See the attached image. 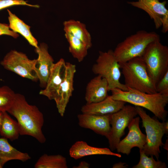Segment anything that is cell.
<instances>
[{"label": "cell", "mask_w": 168, "mask_h": 168, "mask_svg": "<svg viewBox=\"0 0 168 168\" xmlns=\"http://www.w3.org/2000/svg\"><path fill=\"white\" fill-rule=\"evenodd\" d=\"M7 112L17 119L20 135L31 136L41 143L45 142L46 138L42 131L43 114L36 106L29 104L24 95L16 93Z\"/></svg>", "instance_id": "1"}, {"label": "cell", "mask_w": 168, "mask_h": 168, "mask_svg": "<svg viewBox=\"0 0 168 168\" xmlns=\"http://www.w3.org/2000/svg\"><path fill=\"white\" fill-rule=\"evenodd\" d=\"M127 91L118 88L112 89L114 99L144 108L150 111L158 119L166 120L167 111L165 107L168 103V94L156 92L149 94L128 88Z\"/></svg>", "instance_id": "2"}, {"label": "cell", "mask_w": 168, "mask_h": 168, "mask_svg": "<svg viewBox=\"0 0 168 168\" xmlns=\"http://www.w3.org/2000/svg\"><path fill=\"white\" fill-rule=\"evenodd\" d=\"M119 64L127 87L149 94L157 92L141 56Z\"/></svg>", "instance_id": "3"}, {"label": "cell", "mask_w": 168, "mask_h": 168, "mask_svg": "<svg viewBox=\"0 0 168 168\" xmlns=\"http://www.w3.org/2000/svg\"><path fill=\"white\" fill-rule=\"evenodd\" d=\"M160 40L159 35L155 32L140 30L119 43L113 50L114 55L119 63L125 62L142 56L150 44Z\"/></svg>", "instance_id": "4"}, {"label": "cell", "mask_w": 168, "mask_h": 168, "mask_svg": "<svg viewBox=\"0 0 168 168\" xmlns=\"http://www.w3.org/2000/svg\"><path fill=\"white\" fill-rule=\"evenodd\" d=\"M135 107L146 133V143L142 150L147 155L154 156L158 160L161 152L160 147L164 145L162 138L168 133V122H160L151 118L143 108L138 106Z\"/></svg>", "instance_id": "5"}, {"label": "cell", "mask_w": 168, "mask_h": 168, "mask_svg": "<svg viewBox=\"0 0 168 168\" xmlns=\"http://www.w3.org/2000/svg\"><path fill=\"white\" fill-rule=\"evenodd\" d=\"M120 69V64L112 49L105 52L100 51L96 62L92 68L94 73L100 76L106 80L109 91L114 88L127 91L128 88L120 81L121 75Z\"/></svg>", "instance_id": "6"}, {"label": "cell", "mask_w": 168, "mask_h": 168, "mask_svg": "<svg viewBox=\"0 0 168 168\" xmlns=\"http://www.w3.org/2000/svg\"><path fill=\"white\" fill-rule=\"evenodd\" d=\"M142 58L148 73L156 85L168 71V47L160 40L150 44L145 50Z\"/></svg>", "instance_id": "7"}, {"label": "cell", "mask_w": 168, "mask_h": 168, "mask_svg": "<svg viewBox=\"0 0 168 168\" xmlns=\"http://www.w3.org/2000/svg\"><path fill=\"white\" fill-rule=\"evenodd\" d=\"M37 59H29L25 54L14 50L7 53L1 61L6 69L34 81L38 80Z\"/></svg>", "instance_id": "8"}, {"label": "cell", "mask_w": 168, "mask_h": 168, "mask_svg": "<svg viewBox=\"0 0 168 168\" xmlns=\"http://www.w3.org/2000/svg\"><path fill=\"white\" fill-rule=\"evenodd\" d=\"M138 114L135 106L125 105L118 111L111 114V131L107 139L111 151L116 149L121 138L125 134V130L132 119Z\"/></svg>", "instance_id": "9"}, {"label": "cell", "mask_w": 168, "mask_h": 168, "mask_svg": "<svg viewBox=\"0 0 168 168\" xmlns=\"http://www.w3.org/2000/svg\"><path fill=\"white\" fill-rule=\"evenodd\" d=\"M132 6L142 10L153 20L156 29L162 27L161 31H168V10L166 7V1L159 0H138L128 2Z\"/></svg>", "instance_id": "10"}, {"label": "cell", "mask_w": 168, "mask_h": 168, "mask_svg": "<svg viewBox=\"0 0 168 168\" xmlns=\"http://www.w3.org/2000/svg\"><path fill=\"white\" fill-rule=\"evenodd\" d=\"M76 71L75 64L66 62L64 77L54 97L58 112L62 117L64 115L74 90V78Z\"/></svg>", "instance_id": "11"}, {"label": "cell", "mask_w": 168, "mask_h": 168, "mask_svg": "<svg viewBox=\"0 0 168 168\" xmlns=\"http://www.w3.org/2000/svg\"><path fill=\"white\" fill-rule=\"evenodd\" d=\"M140 118H134L128 126V133L120 141L117 146V152L128 155L131 149L135 147L143 149L146 142V135L143 133L139 128Z\"/></svg>", "instance_id": "12"}, {"label": "cell", "mask_w": 168, "mask_h": 168, "mask_svg": "<svg viewBox=\"0 0 168 168\" xmlns=\"http://www.w3.org/2000/svg\"><path fill=\"white\" fill-rule=\"evenodd\" d=\"M111 114L104 115L82 113L77 115L78 124L81 127L89 129L96 133L108 137L111 131Z\"/></svg>", "instance_id": "13"}, {"label": "cell", "mask_w": 168, "mask_h": 168, "mask_svg": "<svg viewBox=\"0 0 168 168\" xmlns=\"http://www.w3.org/2000/svg\"><path fill=\"white\" fill-rule=\"evenodd\" d=\"M66 63L64 59L61 58L53 64L46 86L44 89L40 91V95L47 97L50 100H54L64 77Z\"/></svg>", "instance_id": "14"}, {"label": "cell", "mask_w": 168, "mask_h": 168, "mask_svg": "<svg viewBox=\"0 0 168 168\" xmlns=\"http://www.w3.org/2000/svg\"><path fill=\"white\" fill-rule=\"evenodd\" d=\"M126 103L113 99L111 96H108L99 102L86 104L81 108L82 113L104 115L115 113L121 109Z\"/></svg>", "instance_id": "15"}, {"label": "cell", "mask_w": 168, "mask_h": 168, "mask_svg": "<svg viewBox=\"0 0 168 168\" xmlns=\"http://www.w3.org/2000/svg\"><path fill=\"white\" fill-rule=\"evenodd\" d=\"M38 55L37 59V74L41 86H46L51 68L54 63V60L49 54L48 46L44 43H40L35 49Z\"/></svg>", "instance_id": "16"}, {"label": "cell", "mask_w": 168, "mask_h": 168, "mask_svg": "<svg viewBox=\"0 0 168 168\" xmlns=\"http://www.w3.org/2000/svg\"><path fill=\"white\" fill-rule=\"evenodd\" d=\"M109 91L106 80L99 75L91 79L86 89L85 100L86 104L96 103L105 99Z\"/></svg>", "instance_id": "17"}, {"label": "cell", "mask_w": 168, "mask_h": 168, "mask_svg": "<svg viewBox=\"0 0 168 168\" xmlns=\"http://www.w3.org/2000/svg\"><path fill=\"white\" fill-rule=\"evenodd\" d=\"M69 154L71 157L75 160L97 155L113 156L119 158L121 157L120 154L112 152L110 149L92 147L82 141H77L73 144L70 148Z\"/></svg>", "instance_id": "18"}, {"label": "cell", "mask_w": 168, "mask_h": 168, "mask_svg": "<svg viewBox=\"0 0 168 168\" xmlns=\"http://www.w3.org/2000/svg\"><path fill=\"white\" fill-rule=\"evenodd\" d=\"M63 26L65 32L70 33L81 40L88 49L91 47V37L84 24L79 21L70 19L64 21Z\"/></svg>", "instance_id": "19"}, {"label": "cell", "mask_w": 168, "mask_h": 168, "mask_svg": "<svg viewBox=\"0 0 168 168\" xmlns=\"http://www.w3.org/2000/svg\"><path fill=\"white\" fill-rule=\"evenodd\" d=\"M30 159L28 153L20 152L11 145L7 139L0 138V165L2 168L6 162L11 160L25 162Z\"/></svg>", "instance_id": "20"}, {"label": "cell", "mask_w": 168, "mask_h": 168, "mask_svg": "<svg viewBox=\"0 0 168 168\" xmlns=\"http://www.w3.org/2000/svg\"><path fill=\"white\" fill-rule=\"evenodd\" d=\"M8 19L10 29L13 31L19 33L24 37L29 44L38 48V43L36 39L32 35L30 31V26L26 24L10 11L7 9Z\"/></svg>", "instance_id": "21"}, {"label": "cell", "mask_w": 168, "mask_h": 168, "mask_svg": "<svg viewBox=\"0 0 168 168\" xmlns=\"http://www.w3.org/2000/svg\"><path fill=\"white\" fill-rule=\"evenodd\" d=\"M0 134L3 138L13 141L18 139L20 130L17 122L13 119L7 113L3 112V120Z\"/></svg>", "instance_id": "22"}, {"label": "cell", "mask_w": 168, "mask_h": 168, "mask_svg": "<svg viewBox=\"0 0 168 168\" xmlns=\"http://www.w3.org/2000/svg\"><path fill=\"white\" fill-rule=\"evenodd\" d=\"M35 168H67L66 158L59 155L44 154L38 159L34 165Z\"/></svg>", "instance_id": "23"}, {"label": "cell", "mask_w": 168, "mask_h": 168, "mask_svg": "<svg viewBox=\"0 0 168 168\" xmlns=\"http://www.w3.org/2000/svg\"><path fill=\"white\" fill-rule=\"evenodd\" d=\"M65 36L68 43L69 52L79 62H82L87 54L89 49L86 46L70 33L65 32Z\"/></svg>", "instance_id": "24"}, {"label": "cell", "mask_w": 168, "mask_h": 168, "mask_svg": "<svg viewBox=\"0 0 168 168\" xmlns=\"http://www.w3.org/2000/svg\"><path fill=\"white\" fill-rule=\"evenodd\" d=\"M15 94L7 86L0 87V111L7 112L13 102Z\"/></svg>", "instance_id": "25"}, {"label": "cell", "mask_w": 168, "mask_h": 168, "mask_svg": "<svg viewBox=\"0 0 168 168\" xmlns=\"http://www.w3.org/2000/svg\"><path fill=\"white\" fill-rule=\"evenodd\" d=\"M140 159L138 163L133 168H166V163L158 160L156 161L153 156L149 157L142 149H139Z\"/></svg>", "instance_id": "26"}, {"label": "cell", "mask_w": 168, "mask_h": 168, "mask_svg": "<svg viewBox=\"0 0 168 168\" xmlns=\"http://www.w3.org/2000/svg\"><path fill=\"white\" fill-rule=\"evenodd\" d=\"M16 5H25L36 8L40 7L38 5L29 4L25 0H0V11Z\"/></svg>", "instance_id": "27"}, {"label": "cell", "mask_w": 168, "mask_h": 168, "mask_svg": "<svg viewBox=\"0 0 168 168\" xmlns=\"http://www.w3.org/2000/svg\"><path fill=\"white\" fill-rule=\"evenodd\" d=\"M157 92L168 94V71L156 85Z\"/></svg>", "instance_id": "28"}, {"label": "cell", "mask_w": 168, "mask_h": 168, "mask_svg": "<svg viewBox=\"0 0 168 168\" xmlns=\"http://www.w3.org/2000/svg\"><path fill=\"white\" fill-rule=\"evenodd\" d=\"M2 35H9L15 39L17 38L19 36L17 33L10 29L8 25L0 23V36Z\"/></svg>", "instance_id": "29"}, {"label": "cell", "mask_w": 168, "mask_h": 168, "mask_svg": "<svg viewBox=\"0 0 168 168\" xmlns=\"http://www.w3.org/2000/svg\"><path fill=\"white\" fill-rule=\"evenodd\" d=\"M90 166V165L87 162L83 161L80 162L77 166H73V168H89Z\"/></svg>", "instance_id": "30"}, {"label": "cell", "mask_w": 168, "mask_h": 168, "mask_svg": "<svg viewBox=\"0 0 168 168\" xmlns=\"http://www.w3.org/2000/svg\"><path fill=\"white\" fill-rule=\"evenodd\" d=\"M127 166V165L125 164V163L120 162L114 164L113 166V168H126Z\"/></svg>", "instance_id": "31"}, {"label": "cell", "mask_w": 168, "mask_h": 168, "mask_svg": "<svg viewBox=\"0 0 168 168\" xmlns=\"http://www.w3.org/2000/svg\"><path fill=\"white\" fill-rule=\"evenodd\" d=\"M3 112L0 111V129L3 120Z\"/></svg>", "instance_id": "32"}, {"label": "cell", "mask_w": 168, "mask_h": 168, "mask_svg": "<svg viewBox=\"0 0 168 168\" xmlns=\"http://www.w3.org/2000/svg\"><path fill=\"white\" fill-rule=\"evenodd\" d=\"M2 167L0 165V168H2Z\"/></svg>", "instance_id": "33"}]
</instances>
